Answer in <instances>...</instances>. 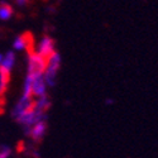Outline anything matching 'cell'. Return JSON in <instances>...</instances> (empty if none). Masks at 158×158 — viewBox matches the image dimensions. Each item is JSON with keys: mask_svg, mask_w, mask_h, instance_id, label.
<instances>
[{"mask_svg": "<svg viewBox=\"0 0 158 158\" xmlns=\"http://www.w3.org/2000/svg\"><path fill=\"white\" fill-rule=\"evenodd\" d=\"M47 61L37 53V51L28 53V75L29 76H43L46 71Z\"/></svg>", "mask_w": 158, "mask_h": 158, "instance_id": "6da1fadb", "label": "cell"}, {"mask_svg": "<svg viewBox=\"0 0 158 158\" xmlns=\"http://www.w3.org/2000/svg\"><path fill=\"white\" fill-rule=\"evenodd\" d=\"M14 48L18 51H27L28 53L35 51L33 34L31 32H25V33L20 34L19 37H17V39L14 41Z\"/></svg>", "mask_w": 158, "mask_h": 158, "instance_id": "7a4b0ae2", "label": "cell"}, {"mask_svg": "<svg viewBox=\"0 0 158 158\" xmlns=\"http://www.w3.org/2000/svg\"><path fill=\"white\" fill-rule=\"evenodd\" d=\"M35 51H37L38 55H41L46 61H48L52 56H53L55 52H56V49H55V41L51 37H48V35L43 37L42 41L39 42V44H38V49H35Z\"/></svg>", "mask_w": 158, "mask_h": 158, "instance_id": "3957f363", "label": "cell"}, {"mask_svg": "<svg viewBox=\"0 0 158 158\" xmlns=\"http://www.w3.org/2000/svg\"><path fill=\"white\" fill-rule=\"evenodd\" d=\"M46 129H47V124L44 120H39L35 124L31 125L27 128V133L28 135L34 140V142H39L43 137H44V133H46Z\"/></svg>", "mask_w": 158, "mask_h": 158, "instance_id": "277c9868", "label": "cell"}, {"mask_svg": "<svg viewBox=\"0 0 158 158\" xmlns=\"http://www.w3.org/2000/svg\"><path fill=\"white\" fill-rule=\"evenodd\" d=\"M9 81H10V72L0 69V99L4 98V94L8 89Z\"/></svg>", "mask_w": 158, "mask_h": 158, "instance_id": "5b68a950", "label": "cell"}, {"mask_svg": "<svg viewBox=\"0 0 158 158\" xmlns=\"http://www.w3.org/2000/svg\"><path fill=\"white\" fill-rule=\"evenodd\" d=\"M14 62H15V55L13 53V52H8L6 56L4 58H2V61H0V69L10 72L13 66H14Z\"/></svg>", "mask_w": 158, "mask_h": 158, "instance_id": "8992f818", "label": "cell"}, {"mask_svg": "<svg viewBox=\"0 0 158 158\" xmlns=\"http://www.w3.org/2000/svg\"><path fill=\"white\" fill-rule=\"evenodd\" d=\"M13 8L8 3H0V19L2 20H8L13 15Z\"/></svg>", "mask_w": 158, "mask_h": 158, "instance_id": "52a82bcc", "label": "cell"}, {"mask_svg": "<svg viewBox=\"0 0 158 158\" xmlns=\"http://www.w3.org/2000/svg\"><path fill=\"white\" fill-rule=\"evenodd\" d=\"M10 148L6 146H0V158H9Z\"/></svg>", "mask_w": 158, "mask_h": 158, "instance_id": "ba28073f", "label": "cell"}, {"mask_svg": "<svg viewBox=\"0 0 158 158\" xmlns=\"http://www.w3.org/2000/svg\"><path fill=\"white\" fill-rule=\"evenodd\" d=\"M15 3H17L18 5H24V4L28 3V0H15Z\"/></svg>", "mask_w": 158, "mask_h": 158, "instance_id": "9c48e42d", "label": "cell"}, {"mask_svg": "<svg viewBox=\"0 0 158 158\" xmlns=\"http://www.w3.org/2000/svg\"><path fill=\"white\" fill-rule=\"evenodd\" d=\"M2 58H3V57H2V55H0V61H2Z\"/></svg>", "mask_w": 158, "mask_h": 158, "instance_id": "30bf717a", "label": "cell"}]
</instances>
